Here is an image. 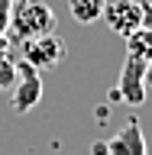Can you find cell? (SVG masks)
<instances>
[{
    "instance_id": "obj_1",
    "label": "cell",
    "mask_w": 152,
    "mask_h": 155,
    "mask_svg": "<svg viewBox=\"0 0 152 155\" xmlns=\"http://www.w3.org/2000/svg\"><path fill=\"white\" fill-rule=\"evenodd\" d=\"M55 29H58L55 10L42 0H23V3H13V10H10L7 36L16 45H23L29 39H39V36H49Z\"/></svg>"
},
{
    "instance_id": "obj_2",
    "label": "cell",
    "mask_w": 152,
    "mask_h": 155,
    "mask_svg": "<svg viewBox=\"0 0 152 155\" xmlns=\"http://www.w3.org/2000/svg\"><path fill=\"white\" fill-rule=\"evenodd\" d=\"M42 100V74L29 61H16V81L10 87V107L16 113H29Z\"/></svg>"
},
{
    "instance_id": "obj_3",
    "label": "cell",
    "mask_w": 152,
    "mask_h": 155,
    "mask_svg": "<svg viewBox=\"0 0 152 155\" xmlns=\"http://www.w3.org/2000/svg\"><path fill=\"white\" fill-rule=\"evenodd\" d=\"M146 61L139 55L126 52L123 65H120V81H117V97L130 107H143L146 104Z\"/></svg>"
},
{
    "instance_id": "obj_4",
    "label": "cell",
    "mask_w": 152,
    "mask_h": 155,
    "mask_svg": "<svg viewBox=\"0 0 152 155\" xmlns=\"http://www.w3.org/2000/svg\"><path fill=\"white\" fill-rule=\"evenodd\" d=\"M65 52H68V45H65V39L58 36V32H49V36H39V39L23 42V61H29L36 71H46V68L62 65Z\"/></svg>"
},
{
    "instance_id": "obj_5",
    "label": "cell",
    "mask_w": 152,
    "mask_h": 155,
    "mask_svg": "<svg viewBox=\"0 0 152 155\" xmlns=\"http://www.w3.org/2000/svg\"><path fill=\"white\" fill-rule=\"evenodd\" d=\"M104 19H107V26L113 29L117 36L126 39L130 32H136V29L143 26V7H139V0H117V3L107 0Z\"/></svg>"
},
{
    "instance_id": "obj_6",
    "label": "cell",
    "mask_w": 152,
    "mask_h": 155,
    "mask_svg": "<svg viewBox=\"0 0 152 155\" xmlns=\"http://www.w3.org/2000/svg\"><path fill=\"white\" fill-rule=\"evenodd\" d=\"M97 152H107V155H146V136H143L139 120H130V123H126L113 139H107Z\"/></svg>"
},
{
    "instance_id": "obj_7",
    "label": "cell",
    "mask_w": 152,
    "mask_h": 155,
    "mask_svg": "<svg viewBox=\"0 0 152 155\" xmlns=\"http://www.w3.org/2000/svg\"><path fill=\"white\" fill-rule=\"evenodd\" d=\"M107 0H68V13L78 19V23H97L104 16Z\"/></svg>"
},
{
    "instance_id": "obj_8",
    "label": "cell",
    "mask_w": 152,
    "mask_h": 155,
    "mask_svg": "<svg viewBox=\"0 0 152 155\" xmlns=\"http://www.w3.org/2000/svg\"><path fill=\"white\" fill-rule=\"evenodd\" d=\"M126 52L130 55H139L143 61H152V29H136L126 36Z\"/></svg>"
},
{
    "instance_id": "obj_9",
    "label": "cell",
    "mask_w": 152,
    "mask_h": 155,
    "mask_svg": "<svg viewBox=\"0 0 152 155\" xmlns=\"http://www.w3.org/2000/svg\"><path fill=\"white\" fill-rule=\"evenodd\" d=\"M13 81H16V61L0 48V91H10Z\"/></svg>"
},
{
    "instance_id": "obj_10",
    "label": "cell",
    "mask_w": 152,
    "mask_h": 155,
    "mask_svg": "<svg viewBox=\"0 0 152 155\" xmlns=\"http://www.w3.org/2000/svg\"><path fill=\"white\" fill-rule=\"evenodd\" d=\"M10 10H13V0H0V36H7V23H10Z\"/></svg>"
},
{
    "instance_id": "obj_11",
    "label": "cell",
    "mask_w": 152,
    "mask_h": 155,
    "mask_svg": "<svg viewBox=\"0 0 152 155\" xmlns=\"http://www.w3.org/2000/svg\"><path fill=\"white\" fill-rule=\"evenodd\" d=\"M139 7H143V29H152V3L139 0Z\"/></svg>"
},
{
    "instance_id": "obj_12",
    "label": "cell",
    "mask_w": 152,
    "mask_h": 155,
    "mask_svg": "<svg viewBox=\"0 0 152 155\" xmlns=\"http://www.w3.org/2000/svg\"><path fill=\"white\" fill-rule=\"evenodd\" d=\"M146 91H152V61H146Z\"/></svg>"
},
{
    "instance_id": "obj_13",
    "label": "cell",
    "mask_w": 152,
    "mask_h": 155,
    "mask_svg": "<svg viewBox=\"0 0 152 155\" xmlns=\"http://www.w3.org/2000/svg\"><path fill=\"white\" fill-rule=\"evenodd\" d=\"M13 3H23V0H13Z\"/></svg>"
}]
</instances>
